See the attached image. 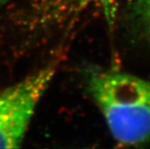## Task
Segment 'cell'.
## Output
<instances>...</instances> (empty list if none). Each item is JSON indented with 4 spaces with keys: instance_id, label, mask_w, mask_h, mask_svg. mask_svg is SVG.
Returning a JSON list of instances; mask_svg holds the SVG:
<instances>
[{
    "instance_id": "cell-1",
    "label": "cell",
    "mask_w": 150,
    "mask_h": 149,
    "mask_svg": "<svg viewBox=\"0 0 150 149\" xmlns=\"http://www.w3.org/2000/svg\"><path fill=\"white\" fill-rule=\"evenodd\" d=\"M87 89L118 143L150 142V80L116 70H94Z\"/></svg>"
},
{
    "instance_id": "cell-2",
    "label": "cell",
    "mask_w": 150,
    "mask_h": 149,
    "mask_svg": "<svg viewBox=\"0 0 150 149\" xmlns=\"http://www.w3.org/2000/svg\"><path fill=\"white\" fill-rule=\"evenodd\" d=\"M50 63L0 92V148H18L56 74Z\"/></svg>"
},
{
    "instance_id": "cell-3",
    "label": "cell",
    "mask_w": 150,
    "mask_h": 149,
    "mask_svg": "<svg viewBox=\"0 0 150 149\" xmlns=\"http://www.w3.org/2000/svg\"><path fill=\"white\" fill-rule=\"evenodd\" d=\"M90 10L98 12L111 25L115 20L117 0H42L37 18L46 25L62 23Z\"/></svg>"
},
{
    "instance_id": "cell-4",
    "label": "cell",
    "mask_w": 150,
    "mask_h": 149,
    "mask_svg": "<svg viewBox=\"0 0 150 149\" xmlns=\"http://www.w3.org/2000/svg\"><path fill=\"white\" fill-rule=\"evenodd\" d=\"M129 12L134 28L150 44V0H132Z\"/></svg>"
},
{
    "instance_id": "cell-5",
    "label": "cell",
    "mask_w": 150,
    "mask_h": 149,
    "mask_svg": "<svg viewBox=\"0 0 150 149\" xmlns=\"http://www.w3.org/2000/svg\"><path fill=\"white\" fill-rule=\"evenodd\" d=\"M13 1H14V0H0V11Z\"/></svg>"
}]
</instances>
